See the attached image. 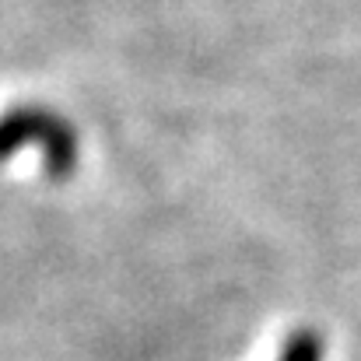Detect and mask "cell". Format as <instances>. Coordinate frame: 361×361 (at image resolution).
Listing matches in <instances>:
<instances>
[{"instance_id": "2", "label": "cell", "mask_w": 361, "mask_h": 361, "mask_svg": "<svg viewBox=\"0 0 361 361\" xmlns=\"http://www.w3.org/2000/svg\"><path fill=\"white\" fill-rule=\"evenodd\" d=\"M281 361H323V337L316 330H295L288 341H284V351Z\"/></svg>"}, {"instance_id": "1", "label": "cell", "mask_w": 361, "mask_h": 361, "mask_svg": "<svg viewBox=\"0 0 361 361\" xmlns=\"http://www.w3.org/2000/svg\"><path fill=\"white\" fill-rule=\"evenodd\" d=\"M21 147L42 151V165L53 183H67L78 172L81 161L78 130L46 106H11L0 116V161H7Z\"/></svg>"}]
</instances>
